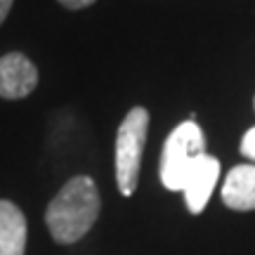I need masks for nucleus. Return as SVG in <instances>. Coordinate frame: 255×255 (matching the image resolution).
I'll return each instance as SVG.
<instances>
[{
	"mask_svg": "<svg viewBox=\"0 0 255 255\" xmlns=\"http://www.w3.org/2000/svg\"><path fill=\"white\" fill-rule=\"evenodd\" d=\"M201 154H206V137L201 126L191 116L189 121L175 128L165 139L163 154H161V182L165 189L182 191L184 177Z\"/></svg>",
	"mask_w": 255,
	"mask_h": 255,
	"instance_id": "obj_3",
	"label": "nucleus"
},
{
	"mask_svg": "<svg viewBox=\"0 0 255 255\" xmlns=\"http://www.w3.org/2000/svg\"><path fill=\"white\" fill-rule=\"evenodd\" d=\"M253 104H255V100H253Z\"/></svg>",
	"mask_w": 255,
	"mask_h": 255,
	"instance_id": "obj_11",
	"label": "nucleus"
},
{
	"mask_svg": "<svg viewBox=\"0 0 255 255\" xmlns=\"http://www.w3.org/2000/svg\"><path fill=\"white\" fill-rule=\"evenodd\" d=\"M222 201L232 210H255V163L229 170L222 184Z\"/></svg>",
	"mask_w": 255,
	"mask_h": 255,
	"instance_id": "obj_6",
	"label": "nucleus"
},
{
	"mask_svg": "<svg viewBox=\"0 0 255 255\" xmlns=\"http://www.w3.org/2000/svg\"><path fill=\"white\" fill-rule=\"evenodd\" d=\"M149 132V111L132 107L116 132V184L123 196H132L139 182V165Z\"/></svg>",
	"mask_w": 255,
	"mask_h": 255,
	"instance_id": "obj_2",
	"label": "nucleus"
},
{
	"mask_svg": "<svg viewBox=\"0 0 255 255\" xmlns=\"http://www.w3.org/2000/svg\"><path fill=\"white\" fill-rule=\"evenodd\" d=\"M12 5H14V0H0V26H2V24H5V19L9 17Z\"/></svg>",
	"mask_w": 255,
	"mask_h": 255,
	"instance_id": "obj_10",
	"label": "nucleus"
},
{
	"mask_svg": "<svg viewBox=\"0 0 255 255\" xmlns=\"http://www.w3.org/2000/svg\"><path fill=\"white\" fill-rule=\"evenodd\" d=\"M26 218L12 201H0V255L26 253Z\"/></svg>",
	"mask_w": 255,
	"mask_h": 255,
	"instance_id": "obj_7",
	"label": "nucleus"
},
{
	"mask_svg": "<svg viewBox=\"0 0 255 255\" xmlns=\"http://www.w3.org/2000/svg\"><path fill=\"white\" fill-rule=\"evenodd\" d=\"M241 154L251 158V161H255V128H251L241 139Z\"/></svg>",
	"mask_w": 255,
	"mask_h": 255,
	"instance_id": "obj_8",
	"label": "nucleus"
},
{
	"mask_svg": "<svg viewBox=\"0 0 255 255\" xmlns=\"http://www.w3.org/2000/svg\"><path fill=\"white\" fill-rule=\"evenodd\" d=\"M57 2L66 9H85V7H90V5H95L97 0H57Z\"/></svg>",
	"mask_w": 255,
	"mask_h": 255,
	"instance_id": "obj_9",
	"label": "nucleus"
},
{
	"mask_svg": "<svg viewBox=\"0 0 255 255\" xmlns=\"http://www.w3.org/2000/svg\"><path fill=\"white\" fill-rule=\"evenodd\" d=\"M38 85V69L26 55L9 52L0 57V97L24 100Z\"/></svg>",
	"mask_w": 255,
	"mask_h": 255,
	"instance_id": "obj_4",
	"label": "nucleus"
},
{
	"mask_svg": "<svg viewBox=\"0 0 255 255\" xmlns=\"http://www.w3.org/2000/svg\"><path fill=\"white\" fill-rule=\"evenodd\" d=\"M102 201L92 177L76 175L50 201L45 222L57 244H76L97 222Z\"/></svg>",
	"mask_w": 255,
	"mask_h": 255,
	"instance_id": "obj_1",
	"label": "nucleus"
},
{
	"mask_svg": "<svg viewBox=\"0 0 255 255\" xmlns=\"http://www.w3.org/2000/svg\"><path fill=\"white\" fill-rule=\"evenodd\" d=\"M218 177H220V161L215 156L201 154L191 163L189 173H187L182 184V194H184L189 213L199 215L201 210L206 208L210 194H213L215 184H218Z\"/></svg>",
	"mask_w": 255,
	"mask_h": 255,
	"instance_id": "obj_5",
	"label": "nucleus"
}]
</instances>
